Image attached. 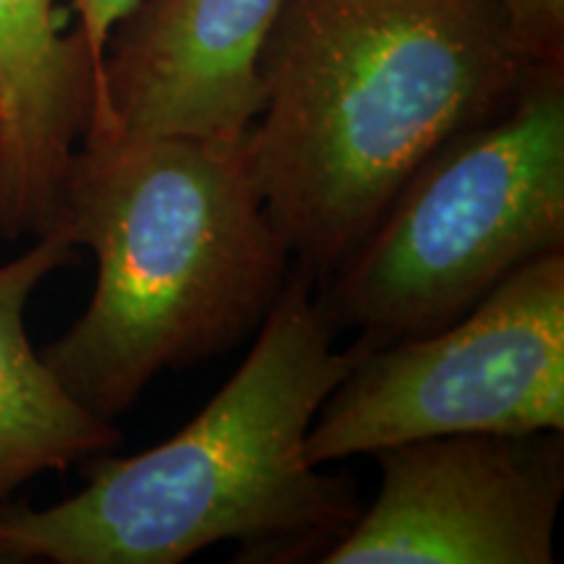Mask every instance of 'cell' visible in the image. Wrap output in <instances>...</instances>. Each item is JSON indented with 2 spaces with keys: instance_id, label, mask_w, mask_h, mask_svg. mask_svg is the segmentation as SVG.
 <instances>
[{
  "instance_id": "obj_1",
  "label": "cell",
  "mask_w": 564,
  "mask_h": 564,
  "mask_svg": "<svg viewBox=\"0 0 564 564\" xmlns=\"http://www.w3.org/2000/svg\"><path fill=\"white\" fill-rule=\"evenodd\" d=\"M535 66L499 0H285L243 152L295 267L333 274L423 160L510 108Z\"/></svg>"
},
{
  "instance_id": "obj_2",
  "label": "cell",
  "mask_w": 564,
  "mask_h": 564,
  "mask_svg": "<svg viewBox=\"0 0 564 564\" xmlns=\"http://www.w3.org/2000/svg\"><path fill=\"white\" fill-rule=\"evenodd\" d=\"M301 267L246 361L192 423L139 455H95L63 502L0 507V562L181 564L215 544L238 562H322L361 514L356 484L306 457L308 429L356 364Z\"/></svg>"
},
{
  "instance_id": "obj_3",
  "label": "cell",
  "mask_w": 564,
  "mask_h": 564,
  "mask_svg": "<svg viewBox=\"0 0 564 564\" xmlns=\"http://www.w3.org/2000/svg\"><path fill=\"white\" fill-rule=\"evenodd\" d=\"M51 228L95 251L97 285L87 312L40 356L105 421L129 411L158 373L251 335L293 272L243 141H87Z\"/></svg>"
},
{
  "instance_id": "obj_4",
  "label": "cell",
  "mask_w": 564,
  "mask_h": 564,
  "mask_svg": "<svg viewBox=\"0 0 564 564\" xmlns=\"http://www.w3.org/2000/svg\"><path fill=\"white\" fill-rule=\"evenodd\" d=\"M564 249V63H541L491 121L429 154L316 295L358 352L453 324Z\"/></svg>"
},
{
  "instance_id": "obj_5",
  "label": "cell",
  "mask_w": 564,
  "mask_h": 564,
  "mask_svg": "<svg viewBox=\"0 0 564 564\" xmlns=\"http://www.w3.org/2000/svg\"><path fill=\"white\" fill-rule=\"evenodd\" d=\"M539 432H564V249L453 324L358 352L308 429L306 457L329 465L432 436Z\"/></svg>"
},
{
  "instance_id": "obj_6",
  "label": "cell",
  "mask_w": 564,
  "mask_h": 564,
  "mask_svg": "<svg viewBox=\"0 0 564 564\" xmlns=\"http://www.w3.org/2000/svg\"><path fill=\"white\" fill-rule=\"evenodd\" d=\"M379 494L327 564H552L562 432L455 434L384 447Z\"/></svg>"
},
{
  "instance_id": "obj_7",
  "label": "cell",
  "mask_w": 564,
  "mask_h": 564,
  "mask_svg": "<svg viewBox=\"0 0 564 564\" xmlns=\"http://www.w3.org/2000/svg\"><path fill=\"white\" fill-rule=\"evenodd\" d=\"M285 0H137L110 32L82 144L243 141L262 108L259 53Z\"/></svg>"
},
{
  "instance_id": "obj_8",
  "label": "cell",
  "mask_w": 564,
  "mask_h": 564,
  "mask_svg": "<svg viewBox=\"0 0 564 564\" xmlns=\"http://www.w3.org/2000/svg\"><path fill=\"white\" fill-rule=\"evenodd\" d=\"M95 95L87 42L55 0H0V241L51 230Z\"/></svg>"
},
{
  "instance_id": "obj_9",
  "label": "cell",
  "mask_w": 564,
  "mask_h": 564,
  "mask_svg": "<svg viewBox=\"0 0 564 564\" xmlns=\"http://www.w3.org/2000/svg\"><path fill=\"white\" fill-rule=\"evenodd\" d=\"M76 262V246L51 228L0 267V507L45 470H63L123 442L116 421L91 413L63 387L24 329L26 301L40 280Z\"/></svg>"
},
{
  "instance_id": "obj_10",
  "label": "cell",
  "mask_w": 564,
  "mask_h": 564,
  "mask_svg": "<svg viewBox=\"0 0 564 564\" xmlns=\"http://www.w3.org/2000/svg\"><path fill=\"white\" fill-rule=\"evenodd\" d=\"M541 63H564V0H499Z\"/></svg>"
},
{
  "instance_id": "obj_11",
  "label": "cell",
  "mask_w": 564,
  "mask_h": 564,
  "mask_svg": "<svg viewBox=\"0 0 564 564\" xmlns=\"http://www.w3.org/2000/svg\"><path fill=\"white\" fill-rule=\"evenodd\" d=\"M70 9L76 11V30L82 32L84 42H87L89 58L95 63L97 74V95H100V82H102V55L105 45H108L110 32L116 30V24L129 13L137 0H68ZM95 95V102H97ZM95 110V108H91Z\"/></svg>"
}]
</instances>
